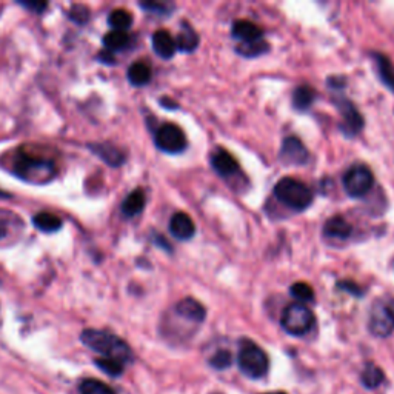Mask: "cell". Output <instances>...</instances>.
I'll list each match as a JSON object with an SVG mask.
<instances>
[{
    "instance_id": "4",
    "label": "cell",
    "mask_w": 394,
    "mask_h": 394,
    "mask_svg": "<svg viewBox=\"0 0 394 394\" xmlns=\"http://www.w3.org/2000/svg\"><path fill=\"white\" fill-rule=\"evenodd\" d=\"M239 370L249 379H261L267 375L270 361L265 351L252 340H243L238 354Z\"/></svg>"
},
{
    "instance_id": "37",
    "label": "cell",
    "mask_w": 394,
    "mask_h": 394,
    "mask_svg": "<svg viewBox=\"0 0 394 394\" xmlns=\"http://www.w3.org/2000/svg\"><path fill=\"white\" fill-rule=\"evenodd\" d=\"M0 197H8V195H6V192H3L2 190H0Z\"/></svg>"
},
{
    "instance_id": "33",
    "label": "cell",
    "mask_w": 394,
    "mask_h": 394,
    "mask_svg": "<svg viewBox=\"0 0 394 394\" xmlns=\"http://www.w3.org/2000/svg\"><path fill=\"white\" fill-rule=\"evenodd\" d=\"M71 17H73L76 22L83 24L85 20L88 19V10L82 5H76V6H73V8H71Z\"/></svg>"
},
{
    "instance_id": "18",
    "label": "cell",
    "mask_w": 394,
    "mask_h": 394,
    "mask_svg": "<svg viewBox=\"0 0 394 394\" xmlns=\"http://www.w3.org/2000/svg\"><path fill=\"white\" fill-rule=\"evenodd\" d=\"M90 149L111 167H120L125 162V154L111 143H92V145H90Z\"/></svg>"
},
{
    "instance_id": "17",
    "label": "cell",
    "mask_w": 394,
    "mask_h": 394,
    "mask_svg": "<svg viewBox=\"0 0 394 394\" xmlns=\"http://www.w3.org/2000/svg\"><path fill=\"white\" fill-rule=\"evenodd\" d=\"M351 233H353V228L343 216L329 217L324 225V234L329 239L345 240L350 238Z\"/></svg>"
},
{
    "instance_id": "27",
    "label": "cell",
    "mask_w": 394,
    "mask_h": 394,
    "mask_svg": "<svg viewBox=\"0 0 394 394\" xmlns=\"http://www.w3.org/2000/svg\"><path fill=\"white\" fill-rule=\"evenodd\" d=\"M130 42V35L126 34V31H116L113 30L110 33L105 34L104 38V45L110 49V51H117V49L125 48Z\"/></svg>"
},
{
    "instance_id": "2",
    "label": "cell",
    "mask_w": 394,
    "mask_h": 394,
    "mask_svg": "<svg viewBox=\"0 0 394 394\" xmlns=\"http://www.w3.org/2000/svg\"><path fill=\"white\" fill-rule=\"evenodd\" d=\"M81 339L88 348L102 356V359L114 361L124 367L134 359L130 345L113 333L102 331V329H85Z\"/></svg>"
},
{
    "instance_id": "16",
    "label": "cell",
    "mask_w": 394,
    "mask_h": 394,
    "mask_svg": "<svg viewBox=\"0 0 394 394\" xmlns=\"http://www.w3.org/2000/svg\"><path fill=\"white\" fill-rule=\"evenodd\" d=\"M153 49L162 59H171L177 51L176 39L165 30L156 31L153 34Z\"/></svg>"
},
{
    "instance_id": "13",
    "label": "cell",
    "mask_w": 394,
    "mask_h": 394,
    "mask_svg": "<svg viewBox=\"0 0 394 394\" xmlns=\"http://www.w3.org/2000/svg\"><path fill=\"white\" fill-rule=\"evenodd\" d=\"M170 233L179 240H190L195 238L196 225L188 214L179 211L170 220Z\"/></svg>"
},
{
    "instance_id": "25",
    "label": "cell",
    "mask_w": 394,
    "mask_h": 394,
    "mask_svg": "<svg viewBox=\"0 0 394 394\" xmlns=\"http://www.w3.org/2000/svg\"><path fill=\"white\" fill-rule=\"evenodd\" d=\"M384 371L377 367L375 363H367V367L363 368L361 381L363 386H367L368 390H375L379 385L384 382Z\"/></svg>"
},
{
    "instance_id": "19",
    "label": "cell",
    "mask_w": 394,
    "mask_h": 394,
    "mask_svg": "<svg viewBox=\"0 0 394 394\" xmlns=\"http://www.w3.org/2000/svg\"><path fill=\"white\" fill-rule=\"evenodd\" d=\"M145 204H147L145 192H143V190L138 188V190L131 191L124 200V204H122V213H124L126 217H134V216H138V214H140L143 208H145Z\"/></svg>"
},
{
    "instance_id": "35",
    "label": "cell",
    "mask_w": 394,
    "mask_h": 394,
    "mask_svg": "<svg viewBox=\"0 0 394 394\" xmlns=\"http://www.w3.org/2000/svg\"><path fill=\"white\" fill-rule=\"evenodd\" d=\"M140 6H143V8L148 10V11H157V13H167V5H163V3H156V2H148V3H140Z\"/></svg>"
},
{
    "instance_id": "11",
    "label": "cell",
    "mask_w": 394,
    "mask_h": 394,
    "mask_svg": "<svg viewBox=\"0 0 394 394\" xmlns=\"http://www.w3.org/2000/svg\"><path fill=\"white\" fill-rule=\"evenodd\" d=\"M308 149L296 136H288L284 139L279 157L286 165H304L308 161Z\"/></svg>"
},
{
    "instance_id": "22",
    "label": "cell",
    "mask_w": 394,
    "mask_h": 394,
    "mask_svg": "<svg viewBox=\"0 0 394 394\" xmlns=\"http://www.w3.org/2000/svg\"><path fill=\"white\" fill-rule=\"evenodd\" d=\"M375 56L376 65H377V73H379V79H381L382 83L385 85L386 88L394 92V68L391 65V62L388 57H385L384 54H372Z\"/></svg>"
},
{
    "instance_id": "9",
    "label": "cell",
    "mask_w": 394,
    "mask_h": 394,
    "mask_svg": "<svg viewBox=\"0 0 394 394\" xmlns=\"http://www.w3.org/2000/svg\"><path fill=\"white\" fill-rule=\"evenodd\" d=\"M24 233V222L17 214L0 210V247L16 243Z\"/></svg>"
},
{
    "instance_id": "12",
    "label": "cell",
    "mask_w": 394,
    "mask_h": 394,
    "mask_svg": "<svg viewBox=\"0 0 394 394\" xmlns=\"http://www.w3.org/2000/svg\"><path fill=\"white\" fill-rule=\"evenodd\" d=\"M174 313L179 318H182L188 322H195V324H202L206 316L205 306L192 297H185L182 300H179L174 306Z\"/></svg>"
},
{
    "instance_id": "8",
    "label": "cell",
    "mask_w": 394,
    "mask_h": 394,
    "mask_svg": "<svg viewBox=\"0 0 394 394\" xmlns=\"http://www.w3.org/2000/svg\"><path fill=\"white\" fill-rule=\"evenodd\" d=\"M154 142L161 151L168 154L182 153L185 151L186 145H188L183 130L174 124H163L162 126L157 128Z\"/></svg>"
},
{
    "instance_id": "14",
    "label": "cell",
    "mask_w": 394,
    "mask_h": 394,
    "mask_svg": "<svg viewBox=\"0 0 394 394\" xmlns=\"http://www.w3.org/2000/svg\"><path fill=\"white\" fill-rule=\"evenodd\" d=\"M211 167L222 177H230L239 171V163L236 161V157L222 148H217L216 151L213 153Z\"/></svg>"
},
{
    "instance_id": "7",
    "label": "cell",
    "mask_w": 394,
    "mask_h": 394,
    "mask_svg": "<svg viewBox=\"0 0 394 394\" xmlns=\"http://www.w3.org/2000/svg\"><path fill=\"white\" fill-rule=\"evenodd\" d=\"M343 190L350 197H362L372 188L375 176L368 165L354 163L343 176Z\"/></svg>"
},
{
    "instance_id": "1",
    "label": "cell",
    "mask_w": 394,
    "mask_h": 394,
    "mask_svg": "<svg viewBox=\"0 0 394 394\" xmlns=\"http://www.w3.org/2000/svg\"><path fill=\"white\" fill-rule=\"evenodd\" d=\"M13 171L17 177L30 183H47L53 181L57 167L51 157L38 153V149L20 148L13 157Z\"/></svg>"
},
{
    "instance_id": "36",
    "label": "cell",
    "mask_w": 394,
    "mask_h": 394,
    "mask_svg": "<svg viewBox=\"0 0 394 394\" xmlns=\"http://www.w3.org/2000/svg\"><path fill=\"white\" fill-rule=\"evenodd\" d=\"M24 6H26V8H33L34 11L40 13L42 10L47 8V3H30V2H26V3H24Z\"/></svg>"
},
{
    "instance_id": "26",
    "label": "cell",
    "mask_w": 394,
    "mask_h": 394,
    "mask_svg": "<svg viewBox=\"0 0 394 394\" xmlns=\"http://www.w3.org/2000/svg\"><path fill=\"white\" fill-rule=\"evenodd\" d=\"M268 42L262 39H257L254 42H247V44H240L238 48H236V51H238L240 56L243 57H259L262 54H265L268 51Z\"/></svg>"
},
{
    "instance_id": "3",
    "label": "cell",
    "mask_w": 394,
    "mask_h": 394,
    "mask_svg": "<svg viewBox=\"0 0 394 394\" xmlns=\"http://www.w3.org/2000/svg\"><path fill=\"white\" fill-rule=\"evenodd\" d=\"M274 197L296 211H304L313 204V191L293 177H284L274 185Z\"/></svg>"
},
{
    "instance_id": "29",
    "label": "cell",
    "mask_w": 394,
    "mask_h": 394,
    "mask_svg": "<svg viewBox=\"0 0 394 394\" xmlns=\"http://www.w3.org/2000/svg\"><path fill=\"white\" fill-rule=\"evenodd\" d=\"M79 394H116L108 385L97 381V379H85L79 385Z\"/></svg>"
},
{
    "instance_id": "28",
    "label": "cell",
    "mask_w": 394,
    "mask_h": 394,
    "mask_svg": "<svg viewBox=\"0 0 394 394\" xmlns=\"http://www.w3.org/2000/svg\"><path fill=\"white\" fill-rule=\"evenodd\" d=\"M108 24L116 31H126L133 24V16H131V13H128L126 10H114L110 14Z\"/></svg>"
},
{
    "instance_id": "20",
    "label": "cell",
    "mask_w": 394,
    "mask_h": 394,
    "mask_svg": "<svg viewBox=\"0 0 394 394\" xmlns=\"http://www.w3.org/2000/svg\"><path fill=\"white\" fill-rule=\"evenodd\" d=\"M199 45V35L195 31V28L190 26L188 24L182 25V30L179 33L177 39H176V47L179 51L183 53H191L195 51Z\"/></svg>"
},
{
    "instance_id": "24",
    "label": "cell",
    "mask_w": 394,
    "mask_h": 394,
    "mask_svg": "<svg viewBox=\"0 0 394 394\" xmlns=\"http://www.w3.org/2000/svg\"><path fill=\"white\" fill-rule=\"evenodd\" d=\"M33 222H34L35 228H39V230L44 233H56L62 228V220L57 217L56 214L47 213V211L35 214Z\"/></svg>"
},
{
    "instance_id": "21",
    "label": "cell",
    "mask_w": 394,
    "mask_h": 394,
    "mask_svg": "<svg viewBox=\"0 0 394 394\" xmlns=\"http://www.w3.org/2000/svg\"><path fill=\"white\" fill-rule=\"evenodd\" d=\"M128 81H130L134 87H142L151 81V67L145 62H134L133 65L128 68Z\"/></svg>"
},
{
    "instance_id": "34",
    "label": "cell",
    "mask_w": 394,
    "mask_h": 394,
    "mask_svg": "<svg viewBox=\"0 0 394 394\" xmlns=\"http://www.w3.org/2000/svg\"><path fill=\"white\" fill-rule=\"evenodd\" d=\"M338 288L343 290V291H347V293H351V295L356 296V297H361L362 296V290L357 286L354 282H347V281H342V282H338Z\"/></svg>"
},
{
    "instance_id": "32",
    "label": "cell",
    "mask_w": 394,
    "mask_h": 394,
    "mask_svg": "<svg viewBox=\"0 0 394 394\" xmlns=\"http://www.w3.org/2000/svg\"><path fill=\"white\" fill-rule=\"evenodd\" d=\"M210 365L216 370H225L231 365V353L227 350H219L210 359Z\"/></svg>"
},
{
    "instance_id": "23",
    "label": "cell",
    "mask_w": 394,
    "mask_h": 394,
    "mask_svg": "<svg viewBox=\"0 0 394 394\" xmlns=\"http://www.w3.org/2000/svg\"><path fill=\"white\" fill-rule=\"evenodd\" d=\"M316 97V92L308 85H300L295 91H293V106L299 111H305L310 108Z\"/></svg>"
},
{
    "instance_id": "15",
    "label": "cell",
    "mask_w": 394,
    "mask_h": 394,
    "mask_svg": "<svg viewBox=\"0 0 394 394\" xmlns=\"http://www.w3.org/2000/svg\"><path fill=\"white\" fill-rule=\"evenodd\" d=\"M231 34L234 39L240 40V44H247V42L262 39L263 31L261 26L249 22V20H236L231 28Z\"/></svg>"
},
{
    "instance_id": "5",
    "label": "cell",
    "mask_w": 394,
    "mask_h": 394,
    "mask_svg": "<svg viewBox=\"0 0 394 394\" xmlns=\"http://www.w3.org/2000/svg\"><path fill=\"white\" fill-rule=\"evenodd\" d=\"M368 329L376 338H388L394 331V297L384 296L372 304Z\"/></svg>"
},
{
    "instance_id": "38",
    "label": "cell",
    "mask_w": 394,
    "mask_h": 394,
    "mask_svg": "<svg viewBox=\"0 0 394 394\" xmlns=\"http://www.w3.org/2000/svg\"><path fill=\"white\" fill-rule=\"evenodd\" d=\"M267 394H285L284 391H274V393H267Z\"/></svg>"
},
{
    "instance_id": "31",
    "label": "cell",
    "mask_w": 394,
    "mask_h": 394,
    "mask_svg": "<svg viewBox=\"0 0 394 394\" xmlns=\"http://www.w3.org/2000/svg\"><path fill=\"white\" fill-rule=\"evenodd\" d=\"M96 365L104 372H106V375L113 376V377H119L122 372H124V370H125V367L122 363H117V362H114V361H108V359H102V357H99V359H96Z\"/></svg>"
},
{
    "instance_id": "10",
    "label": "cell",
    "mask_w": 394,
    "mask_h": 394,
    "mask_svg": "<svg viewBox=\"0 0 394 394\" xmlns=\"http://www.w3.org/2000/svg\"><path fill=\"white\" fill-rule=\"evenodd\" d=\"M334 104L342 114L343 119L342 130L347 134L361 133V130L363 128V117L361 116V113L357 111L356 105L353 102H350V100L345 97H336Z\"/></svg>"
},
{
    "instance_id": "30",
    "label": "cell",
    "mask_w": 394,
    "mask_h": 394,
    "mask_svg": "<svg viewBox=\"0 0 394 394\" xmlns=\"http://www.w3.org/2000/svg\"><path fill=\"white\" fill-rule=\"evenodd\" d=\"M290 293H291V296L297 299V302H300V304L311 302V300H314V291L306 282L293 284L291 288H290Z\"/></svg>"
},
{
    "instance_id": "6",
    "label": "cell",
    "mask_w": 394,
    "mask_h": 394,
    "mask_svg": "<svg viewBox=\"0 0 394 394\" xmlns=\"http://www.w3.org/2000/svg\"><path fill=\"white\" fill-rule=\"evenodd\" d=\"M281 325L291 336H304L314 325V316L305 304L295 302L284 308Z\"/></svg>"
}]
</instances>
